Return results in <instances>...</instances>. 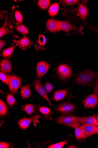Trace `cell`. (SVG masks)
<instances>
[{"label":"cell","instance_id":"27","mask_svg":"<svg viewBox=\"0 0 98 148\" xmlns=\"http://www.w3.org/2000/svg\"><path fill=\"white\" fill-rule=\"evenodd\" d=\"M16 29L21 34L26 35L29 33V31L23 25H20L16 27Z\"/></svg>","mask_w":98,"mask_h":148},{"label":"cell","instance_id":"33","mask_svg":"<svg viewBox=\"0 0 98 148\" xmlns=\"http://www.w3.org/2000/svg\"><path fill=\"white\" fill-rule=\"evenodd\" d=\"M93 92L98 98V76L97 75L95 79L93 86Z\"/></svg>","mask_w":98,"mask_h":148},{"label":"cell","instance_id":"25","mask_svg":"<svg viewBox=\"0 0 98 148\" xmlns=\"http://www.w3.org/2000/svg\"><path fill=\"white\" fill-rule=\"evenodd\" d=\"M9 34L12 35L14 37L18 38L19 36L14 34L11 30L6 29L5 27H2L0 29V36L1 37L6 34Z\"/></svg>","mask_w":98,"mask_h":148},{"label":"cell","instance_id":"6","mask_svg":"<svg viewBox=\"0 0 98 148\" xmlns=\"http://www.w3.org/2000/svg\"><path fill=\"white\" fill-rule=\"evenodd\" d=\"M20 84V80L18 77L14 75L10 76L8 85L9 91L12 93V95H14L16 93Z\"/></svg>","mask_w":98,"mask_h":148},{"label":"cell","instance_id":"19","mask_svg":"<svg viewBox=\"0 0 98 148\" xmlns=\"http://www.w3.org/2000/svg\"><path fill=\"white\" fill-rule=\"evenodd\" d=\"M59 28L60 30L68 32L75 28L74 27L66 21H59Z\"/></svg>","mask_w":98,"mask_h":148},{"label":"cell","instance_id":"9","mask_svg":"<svg viewBox=\"0 0 98 148\" xmlns=\"http://www.w3.org/2000/svg\"><path fill=\"white\" fill-rule=\"evenodd\" d=\"M12 11L11 18L13 23L16 25H20L23 21V17L19 10L14 6L12 8Z\"/></svg>","mask_w":98,"mask_h":148},{"label":"cell","instance_id":"32","mask_svg":"<svg viewBox=\"0 0 98 148\" xmlns=\"http://www.w3.org/2000/svg\"><path fill=\"white\" fill-rule=\"evenodd\" d=\"M62 4L65 5H73L78 4L79 3V1L76 0H65L62 1Z\"/></svg>","mask_w":98,"mask_h":148},{"label":"cell","instance_id":"31","mask_svg":"<svg viewBox=\"0 0 98 148\" xmlns=\"http://www.w3.org/2000/svg\"><path fill=\"white\" fill-rule=\"evenodd\" d=\"M68 140L60 142L57 144L51 145L48 147L49 148H61L68 142Z\"/></svg>","mask_w":98,"mask_h":148},{"label":"cell","instance_id":"7","mask_svg":"<svg viewBox=\"0 0 98 148\" xmlns=\"http://www.w3.org/2000/svg\"><path fill=\"white\" fill-rule=\"evenodd\" d=\"M50 68V65L47 62L41 61L38 62L36 66L37 76L41 78L48 72Z\"/></svg>","mask_w":98,"mask_h":148},{"label":"cell","instance_id":"2","mask_svg":"<svg viewBox=\"0 0 98 148\" xmlns=\"http://www.w3.org/2000/svg\"><path fill=\"white\" fill-rule=\"evenodd\" d=\"M97 76L96 74L93 71L89 70L83 71L76 76V82L82 85L88 84L95 79Z\"/></svg>","mask_w":98,"mask_h":148},{"label":"cell","instance_id":"22","mask_svg":"<svg viewBox=\"0 0 98 148\" xmlns=\"http://www.w3.org/2000/svg\"><path fill=\"white\" fill-rule=\"evenodd\" d=\"M59 7V5L58 3H55L52 4L49 8V14L51 16H55L58 11Z\"/></svg>","mask_w":98,"mask_h":148},{"label":"cell","instance_id":"20","mask_svg":"<svg viewBox=\"0 0 98 148\" xmlns=\"http://www.w3.org/2000/svg\"><path fill=\"white\" fill-rule=\"evenodd\" d=\"M75 137L78 140L81 141L87 138V136L85 134L82 128L80 126L76 128Z\"/></svg>","mask_w":98,"mask_h":148},{"label":"cell","instance_id":"4","mask_svg":"<svg viewBox=\"0 0 98 148\" xmlns=\"http://www.w3.org/2000/svg\"><path fill=\"white\" fill-rule=\"evenodd\" d=\"M34 85L35 90L41 97L47 101L49 106L51 107V103L48 97L47 91L42 84L41 81L39 79L36 80L34 82Z\"/></svg>","mask_w":98,"mask_h":148},{"label":"cell","instance_id":"38","mask_svg":"<svg viewBox=\"0 0 98 148\" xmlns=\"http://www.w3.org/2000/svg\"><path fill=\"white\" fill-rule=\"evenodd\" d=\"M67 148H78L75 145H73L70 146H68Z\"/></svg>","mask_w":98,"mask_h":148},{"label":"cell","instance_id":"37","mask_svg":"<svg viewBox=\"0 0 98 148\" xmlns=\"http://www.w3.org/2000/svg\"><path fill=\"white\" fill-rule=\"evenodd\" d=\"M5 44L6 42L5 41L1 39V41H0V49H1V50L5 46Z\"/></svg>","mask_w":98,"mask_h":148},{"label":"cell","instance_id":"36","mask_svg":"<svg viewBox=\"0 0 98 148\" xmlns=\"http://www.w3.org/2000/svg\"><path fill=\"white\" fill-rule=\"evenodd\" d=\"M10 145L8 143L1 142L0 143V148H7L10 147Z\"/></svg>","mask_w":98,"mask_h":148},{"label":"cell","instance_id":"5","mask_svg":"<svg viewBox=\"0 0 98 148\" xmlns=\"http://www.w3.org/2000/svg\"><path fill=\"white\" fill-rule=\"evenodd\" d=\"M40 118V116L36 114L30 118L23 119L18 121V124L21 128L25 129L28 127L30 123L33 122L34 126L36 127V123H39L38 119Z\"/></svg>","mask_w":98,"mask_h":148},{"label":"cell","instance_id":"18","mask_svg":"<svg viewBox=\"0 0 98 148\" xmlns=\"http://www.w3.org/2000/svg\"><path fill=\"white\" fill-rule=\"evenodd\" d=\"M78 12L79 17L83 20H85L88 14V10L87 7L82 4H80Z\"/></svg>","mask_w":98,"mask_h":148},{"label":"cell","instance_id":"40","mask_svg":"<svg viewBox=\"0 0 98 148\" xmlns=\"http://www.w3.org/2000/svg\"><path fill=\"white\" fill-rule=\"evenodd\" d=\"M96 119L98 122V116H97V117Z\"/></svg>","mask_w":98,"mask_h":148},{"label":"cell","instance_id":"3","mask_svg":"<svg viewBox=\"0 0 98 148\" xmlns=\"http://www.w3.org/2000/svg\"><path fill=\"white\" fill-rule=\"evenodd\" d=\"M57 73L62 79L66 80L71 78L72 76V70L69 66L65 64L59 65L57 69Z\"/></svg>","mask_w":98,"mask_h":148},{"label":"cell","instance_id":"21","mask_svg":"<svg viewBox=\"0 0 98 148\" xmlns=\"http://www.w3.org/2000/svg\"><path fill=\"white\" fill-rule=\"evenodd\" d=\"M30 85L23 86L21 89V94L23 99L28 98L31 95Z\"/></svg>","mask_w":98,"mask_h":148},{"label":"cell","instance_id":"16","mask_svg":"<svg viewBox=\"0 0 98 148\" xmlns=\"http://www.w3.org/2000/svg\"><path fill=\"white\" fill-rule=\"evenodd\" d=\"M68 90L67 89L55 92L53 95V99L55 101H59L63 100L66 96Z\"/></svg>","mask_w":98,"mask_h":148},{"label":"cell","instance_id":"11","mask_svg":"<svg viewBox=\"0 0 98 148\" xmlns=\"http://www.w3.org/2000/svg\"><path fill=\"white\" fill-rule=\"evenodd\" d=\"M59 21L52 19H49L47 23L48 30L51 32H56L61 30L59 26Z\"/></svg>","mask_w":98,"mask_h":148},{"label":"cell","instance_id":"14","mask_svg":"<svg viewBox=\"0 0 98 148\" xmlns=\"http://www.w3.org/2000/svg\"><path fill=\"white\" fill-rule=\"evenodd\" d=\"M17 46L19 45L20 47L24 50L32 44V42L31 40L25 36L24 37L19 41L16 42Z\"/></svg>","mask_w":98,"mask_h":148},{"label":"cell","instance_id":"26","mask_svg":"<svg viewBox=\"0 0 98 148\" xmlns=\"http://www.w3.org/2000/svg\"><path fill=\"white\" fill-rule=\"evenodd\" d=\"M50 1L49 0H40L38 3V6L41 9L45 10L49 7Z\"/></svg>","mask_w":98,"mask_h":148},{"label":"cell","instance_id":"15","mask_svg":"<svg viewBox=\"0 0 98 148\" xmlns=\"http://www.w3.org/2000/svg\"><path fill=\"white\" fill-rule=\"evenodd\" d=\"M12 68L11 62L7 59H4L1 62V71L5 73H10Z\"/></svg>","mask_w":98,"mask_h":148},{"label":"cell","instance_id":"12","mask_svg":"<svg viewBox=\"0 0 98 148\" xmlns=\"http://www.w3.org/2000/svg\"><path fill=\"white\" fill-rule=\"evenodd\" d=\"M46 43V39L45 36L39 34L38 39L35 42L34 47L37 51L39 49L45 50L46 49L45 47Z\"/></svg>","mask_w":98,"mask_h":148},{"label":"cell","instance_id":"13","mask_svg":"<svg viewBox=\"0 0 98 148\" xmlns=\"http://www.w3.org/2000/svg\"><path fill=\"white\" fill-rule=\"evenodd\" d=\"M80 126L82 128L85 134L87 136H90L97 133L95 130L96 127L93 125L84 123Z\"/></svg>","mask_w":98,"mask_h":148},{"label":"cell","instance_id":"24","mask_svg":"<svg viewBox=\"0 0 98 148\" xmlns=\"http://www.w3.org/2000/svg\"><path fill=\"white\" fill-rule=\"evenodd\" d=\"M7 112V106L3 100L0 101V114L2 116L6 115Z\"/></svg>","mask_w":98,"mask_h":148},{"label":"cell","instance_id":"34","mask_svg":"<svg viewBox=\"0 0 98 148\" xmlns=\"http://www.w3.org/2000/svg\"><path fill=\"white\" fill-rule=\"evenodd\" d=\"M39 110L41 113L44 115L49 114L51 113V111L49 109L44 106L40 107Z\"/></svg>","mask_w":98,"mask_h":148},{"label":"cell","instance_id":"17","mask_svg":"<svg viewBox=\"0 0 98 148\" xmlns=\"http://www.w3.org/2000/svg\"><path fill=\"white\" fill-rule=\"evenodd\" d=\"M79 122L80 123H85L89 125H93L95 126H98V122L94 116L80 117Z\"/></svg>","mask_w":98,"mask_h":148},{"label":"cell","instance_id":"30","mask_svg":"<svg viewBox=\"0 0 98 148\" xmlns=\"http://www.w3.org/2000/svg\"><path fill=\"white\" fill-rule=\"evenodd\" d=\"M7 101L8 103L11 106L15 105L16 103L15 98L10 94H8L7 95Z\"/></svg>","mask_w":98,"mask_h":148},{"label":"cell","instance_id":"1","mask_svg":"<svg viewBox=\"0 0 98 148\" xmlns=\"http://www.w3.org/2000/svg\"><path fill=\"white\" fill-rule=\"evenodd\" d=\"M80 117L70 115H62L57 118V122L60 124L76 128L80 125Z\"/></svg>","mask_w":98,"mask_h":148},{"label":"cell","instance_id":"39","mask_svg":"<svg viewBox=\"0 0 98 148\" xmlns=\"http://www.w3.org/2000/svg\"><path fill=\"white\" fill-rule=\"evenodd\" d=\"M95 130L97 133H98V126L95 127Z\"/></svg>","mask_w":98,"mask_h":148},{"label":"cell","instance_id":"23","mask_svg":"<svg viewBox=\"0 0 98 148\" xmlns=\"http://www.w3.org/2000/svg\"><path fill=\"white\" fill-rule=\"evenodd\" d=\"M22 108L23 110L29 115H31L33 114L35 110L34 107L33 105L31 104L25 105L23 106Z\"/></svg>","mask_w":98,"mask_h":148},{"label":"cell","instance_id":"28","mask_svg":"<svg viewBox=\"0 0 98 148\" xmlns=\"http://www.w3.org/2000/svg\"><path fill=\"white\" fill-rule=\"evenodd\" d=\"M15 46L14 45L4 50L2 53V56L5 57H7L11 55L13 53Z\"/></svg>","mask_w":98,"mask_h":148},{"label":"cell","instance_id":"29","mask_svg":"<svg viewBox=\"0 0 98 148\" xmlns=\"http://www.w3.org/2000/svg\"><path fill=\"white\" fill-rule=\"evenodd\" d=\"M9 76L3 72H1L0 73V79L4 83L8 84L10 79Z\"/></svg>","mask_w":98,"mask_h":148},{"label":"cell","instance_id":"35","mask_svg":"<svg viewBox=\"0 0 98 148\" xmlns=\"http://www.w3.org/2000/svg\"><path fill=\"white\" fill-rule=\"evenodd\" d=\"M45 87L47 92L49 93L51 92L53 89V87L52 84L48 82L46 83Z\"/></svg>","mask_w":98,"mask_h":148},{"label":"cell","instance_id":"10","mask_svg":"<svg viewBox=\"0 0 98 148\" xmlns=\"http://www.w3.org/2000/svg\"><path fill=\"white\" fill-rule=\"evenodd\" d=\"M85 107L88 108H93L98 104V98L94 94L88 96L84 101Z\"/></svg>","mask_w":98,"mask_h":148},{"label":"cell","instance_id":"8","mask_svg":"<svg viewBox=\"0 0 98 148\" xmlns=\"http://www.w3.org/2000/svg\"><path fill=\"white\" fill-rule=\"evenodd\" d=\"M59 112L62 114H68L73 112L75 108L74 104L70 103H63L55 108Z\"/></svg>","mask_w":98,"mask_h":148}]
</instances>
